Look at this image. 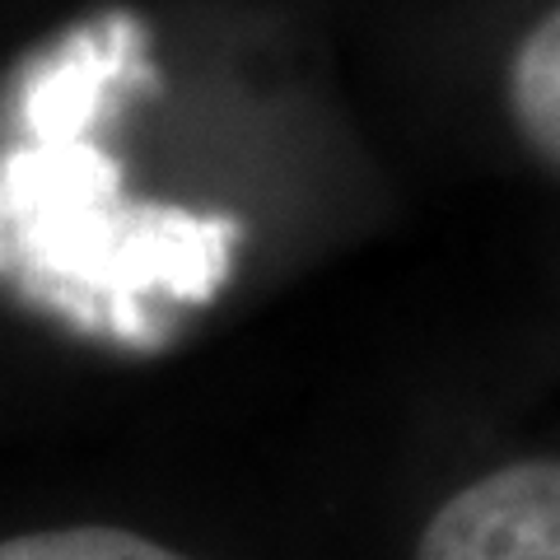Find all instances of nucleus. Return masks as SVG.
Masks as SVG:
<instances>
[{"instance_id": "nucleus-1", "label": "nucleus", "mask_w": 560, "mask_h": 560, "mask_svg": "<svg viewBox=\"0 0 560 560\" xmlns=\"http://www.w3.org/2000/svg\"><path fill=\"white\" fill-rule=\"evenodd\" d=\"M5 206L57 267L136 308L145 294L201 304L224 285L234 220L187 215L117 197V168L80 136L43 140L5 173Z\"/></svg>"}, {"instance_id": "nucleus-4", "label": "nucleus", "mask_w": 560, "mask_h": 560, "mask_svg": "<svg viewBox=\"0 0 560 560\" xmlns=\"http://www.w3.org/2000/svg\"><path fill=\"white\" fill-rule=\"evenodd\" d=\"M0 560H187L183 551L127 528H47L0 541Z\"/></svg>"}, {"instance_id": "nucleus-3", "label": "nucleus", "mask_w": 560, "mask_h": 560, "mask_svg": "<svg viewBox=\"0 0 560 560\" xmlns=\"http://www.w3.org/2000/svg\"><path fill=\"white\" fill-rule=\"evenodd\" d=\"M510 113L528 150L560 173V5L514 51Z\"/></svg>"}, {"instance_id": "nucleus-2", "label": "nucleus", "mask_w": 560, "mask_h": 560, "mask_svg": "<svg viewBox=\"0 0 560 560\" xmlns=\"http://www.w3.org/2000/svg\"><path fill=\"white\" fill-rule=\"evenodd\" d=\"M416 560H560V458L463 486L425 523Z\"/></svg>"}]
</instances>
